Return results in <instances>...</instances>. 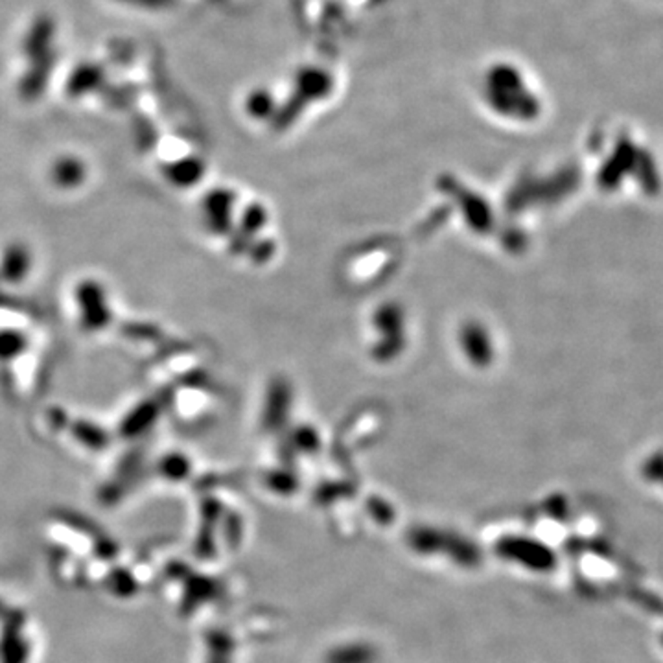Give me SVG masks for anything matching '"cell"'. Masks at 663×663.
<instances>
[{
	"label": "cell",
	"instance_id": "1",
	"mask_svg": "<svg viewBox=\"0 0 663 663\" xmlns=\"http://www.w3.org/2000/svg\"><path fill=\"white\" fill-rule=\"evenodd\" d=\"M483 98L499 117L516 120L535 113L536 98L527 89L522 70L510 61L491 65L483 74Z\"/></svg>",
	"mask_w": 663,
	"mask_h": 663
},
{
	"label": "cell",
	"instance_id": "2",
	"mask_svg": "<svg viewBox=\"0 0 663 663\" xmlns=\"http://www.w3.org/2000/svg\"><path fill=\"white\" fill-rule=\"evenodd\" d=\"M410 545L419 552H442L461 566H477L482 561L479 549L461 536L435 529H415L410 535Z\"/></svg>",
	"mask_w": 663,
	"mask_h": 663
},
{
	"label": "cell",
	"instance_id": "3",
	"mask_svg": "<svg viewBox=\"0 0 663 663\" xmlns=\"http://www.w3.org/2000/svg\"><path fill=\"white\" fill-rule=\"evenodd\" d=\"M496 551L499 557L510 562H518L535 571H547L555 566V552L536 540L507 536L498 542Z\"/></svg>",
	"mask_w": 663,
	"mask_h": 663
},
{
	"label": "cell",
	"instance_id": "4",
	"mask_svg": "<svg viewBox=\"0 0 663 663\" xmlns=\"http://www.w3.org/2000/svg\"><path fill=\"white\" fill-rule=\"evenodd\" d=\"M54 35H56V22L50 15H41L37 17L26 37L22 41V50L26 54V57L30 59H35V57H41L45 54H49L52 50V41H54Z\"/></svg>",
	"mask_w": 663,
	"mask_h": 663
},
{
	"label": "cell",
	"instance_id": "5",
	"mask_svg": "<svg viewBox=\"0 0 663 663\" xmlns=\"http://www.w3.org/2000/svg\"><path fill=\"white\" fill-rule=\"evenodd\" d=\"M56 63V54L50 50L49 54L31 59V66L26 72V76L21 82V93L26 98H35L43 93V89L47 87L50 74Z\"/></svg>",
	"mask_w": 663,
	"mask_h": 663
},
{
	"label": "cell",
	"instance_id": "6",
	"mask_svg": "<svg viewBox=\"0 0 663 663\" xmlns=\"http://www.w3.org/2000/svg\"><path fill=\"white\" fill-rule=\"evenodd\" d=\"M103 78V70L100 65L96 63H84L80 65L76 70H74L70 74L68 78V84H66V89L70 94L74 96H80L87 91H93L94 87L100 85Z\"/></svg>",
	"mask_w": 663,
	"mask_h": 663
},
{
	"label": "cell",
	"instance_id": "7",
	"mask_svg": "<svg viewBox=\"0 0 663 663\" xmlns=\"http://www.w3.org/2000/svg\"><path fill=\"white\" fill-rule=\"evenodd\" d=\"M373 649L367 645H347L332 650L328 663H371Z\"/></svg>",
	"mask_w": 663,
	"mask_h": 663
},
{
	"label": "cell",
	"instance_id": "8",
	"mask_svg": "<svg viewBox=\"0 0 663 663\" xmlns=\"http://www.w3.org/2000/svg\"><path fill=\"white\" fill-rule=\"evenodd\" d=\"M247 109L254 117H264L273 110V98L268 91H254L247 98Z\"/></svg>",
	"mask_w": 663,
	"mask_h": 663
},
{
	"label": "cell",
	"instance_id": "9",
	"mask_svg": "<svg viewBox=\"0 0 663 663\" xmlns=\"http://www.w3.org/2000/svg\"><path fill=\"white\" fill-rule=\"evenodd\" d=\"M122 3L135 4V6H140V8L161 10V8H168L173 3V0H122Z\"/></svg>",
	"mask_w": 663,
	"mask_h": 663
}]
</instances>
